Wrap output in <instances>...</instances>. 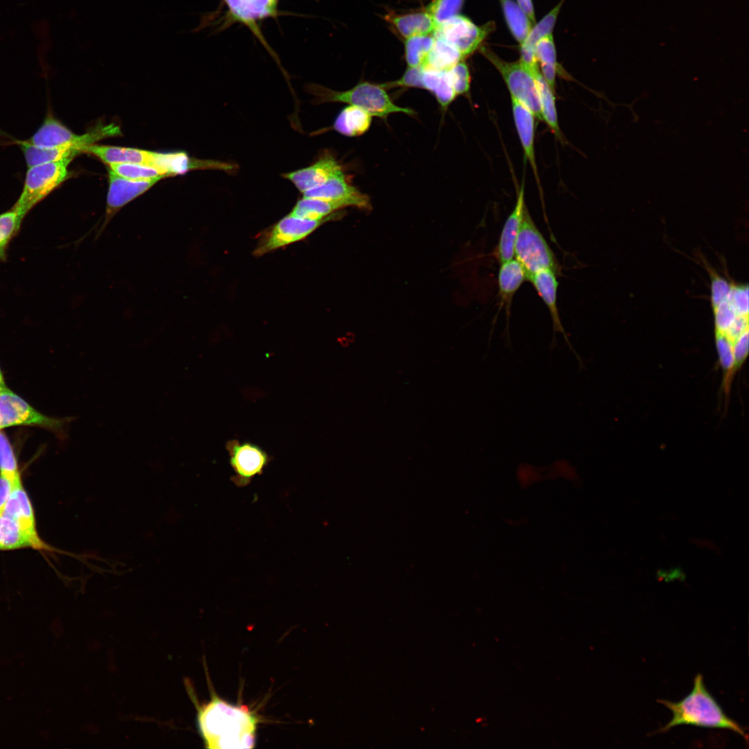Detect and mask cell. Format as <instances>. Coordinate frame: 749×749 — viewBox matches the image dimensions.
<instances>
[{
    "instance_id": "1",
    "label": "cell",
    "mask_w": 749,
    "mask_h": 749,
    "mask_svg": "<svg viewBox=\"0 0 749 749\" xmlns=\"http://www.w3.org/2000/svg\"><path fill=\"white\" fill-rule=\"evenodd\" d=\"M258 723V717L246 706L230 704L215 694L197 706V725L207 748H254Z\"/></svg>"
},
{
    "instance_id": "2",
    "label": "cell",
    "mask_w": 749,
    "mask_h": 749,
    "mask_svg": "<svg viewBox=\"0 0 749 749\" xmlns=\"http://www.w3.org/2000/svg\"><path fill=\"white\" fill-rule=\"evenodd\" d=\"M672 713L670 721L657 732H665L671 728L688 725L706 728H718L733 731L748 743V735L743 728L723 710L720 705L706 689L701 674L694 680L691 692L678 702L658 700Z\"/></svg>"
},
{
    "instance_id": "3",
    "label": "cell",
    "mask_w": 749,
    "mask_h": 749,
    "mask_svg": "<svg viewBox=\"0 0 749 749\" xmlns=\"http://www.w3.org/2000/svg\"><path fill=\"white\" fill-rule=\"evenodd\" d=\"M306 90L315 96V103H345L363 109L372 117L383 119L393 113L415 114L414 110L395 104L379 84L362 82L344 92L334 91L321 85L311 84Z\"/></svg>"
},
{
    "instance_id": "4",
    "label": "cell",
    "mask_w": 749,
    "mask_h": 749,
    "mask_svg": "<svg viewBox=\"0 0 749 749\" xmlns=\"http://www.w3.org/2000/svg\"><path fill=\"white\" fill-rule=\"evenodd\" d=\"M73 419L46 415L8 388L0 392V430L16 427H38L63 440Z\"/></svg>"
},
{
    "instance_id": "5",
    "label": "cell",
    "mask_w": 749,
    "mask_h": 749,
    "mask_svg": "<svg viewBox=\"0 0 749 749\" xmlns=\"http://www.w3.org/2000/svg\"><path fill=\"white\" fill-rule=\"evenodd\" d=\"M71 161L64 160L28 167L21 192L12 207L25 218L67 180L68 166Z\"/></svg>"
},
{
    "instance_id": "6",
    "label": "cell",
    "mask_w": 749,
    "mask_h": 749,
    "mask_svg": "<svg viewBox=\"0 0 749 749\" xmlns=\"http://www.w3.org/2000/svg\"><path fill=\"white\" fill-rule=\"evenodd\" d=\"M119 135L120 129L114 123L98 125L85 134L78 135L49 114L26 141L38 146L69 147L81 153L98 141Z\"/></svg>"
},
{
    "instance_id": "7",
    "label": "cell",
    "mask_w": 749,
    "mask_h": 749,
    "mask_svg": "<svg viewBox=\"0 0 749 749\" xmlns=\"http://www.w3.org/2000/svg\"><path fill=\"white\" fill-rule=\"evenodd\" d=\"M482 54L494 66L503 78L510 96L528 108L535 118L542 120L540 98L533 71L520 60L508 62L490 49L481 46Z\"/></svg>"
},
{
    "instance_id": "8",
    "label": "cell",
    "mask_w": 749,
    "mask_h": 749,
    "mask_svg": "<svg viewBox=\"0 0 749 749\" xmlns=\"http://www.w3.org/2000/svg\"><path fill=\"white\" fill-rule=\"evenodd\" d=\"M514 257L529 277L541 269L557 271L555 255L526 206L514 247Z\"/></svg>"
},
{
    "instance_id": "9",
    "label": "cell",
    "mask_w": 749,
    "mask_h": 749,
    "mask_svg": "<svg viewBox=\"0 0 749 749\" xmlns=\"http://www.w3.org/2000/svg\"><path fill=\"white\" fill-rule=\"evenodd\" d=\"M85 153L98 157L107 165L112 164H140L166 171L170 176L180 174L184 166L183 152L162 153L134 148L92 145Z\"/></svg>"
},
{
    "instance_id": "10",
    "label": "cell",
    "mask_w": 749,
    "mask_h": 749,
    "mask_svg": "<svg viewBox=\"0 0 749 749\" xmlns=\"http://www.w3.org/2000/svg\"><path fill=\"white\" fill-rule=\"evenodd\" d=\"M493 28V23L479 26L459 14L437 26L432 35L452 45L465 59L481 46Z\"/></svg>"
},
{
    "instance_id": "11",
    "label": "cell",
    "mask_w": 749,
    "mask_h": 749,
    "mask_svg": "<svg viewBox=\"0 0 749 749\" xmlns=\"http://www.w3.org/2000/svg\"><path fill=\"white\" fill-rule=\"evenodd\" d=\"M338 215L330 214L321 219H304L290 214L277 222L260 239L254 255L261 256L272 250L300 241L322 223Z\"/></svg>"
},
{
    "instance_id": "12",
    "label": "cell",
    "mask_w": 749,
    "mask_h": 749,
    "mask_svg": "<svg viewBox=\"0 0 749 749\" xmlns=\"http://www.w3.org/2000/svg\"><path fill=\"white\" fill-rule=\"evenodd\" d=\"M226 449L234 472L232 481L239 488L247 486L254 477L261 475L270 460L263 449L251 442L231 440Z\"/></svg>"
},
{
    "instance_id": "13",
    "label": "cell",
    "mask_w": 749,
    "mask_h": 749,
    "mask_svg": "<svg viewBox=\"0 0 749 749\" xmlns=\"http://www.w3.org/2000/svg\"><path fill=\"white\" fill-rule=\"evenodd\" d=\"M109 187L103 225L126 205L143 194L160 180H132L119 175L109 169Z\"/></svg>"
},
{
    "instance_id": "14",
    "label": "cell",
    "mask_w": 749,
    "mask_h": 749,
    "mask_svg": "<svg viewBox=\"0 0 749 749\" xmlns=\"http://www.w3.org/2000/svg\"><path fill=\"white\" fill-rule=\"evenodd\" d=\"M342 166L329 154H324L311 165L289 173H283L284 178L290 180L302 193L327 181Z\"/></svg>"
},
{
    "instance_id": "15",
    "label": "cell",
    "mask_w": 749,
    "mask_h": 749,
    "mask_svg": "<svg viewBox=\"0 0 749 749\" xmlns=\"http://www.w3.org/2000/svg\"><path fill=\"white\" fill-rule=\"evenodd\" d=\"M302 196L325 200H352L360 208L370 207L368 197L347 182L343 169L336 171L323 184L302 193Z\"/></svg>"
},
{
    "instance_id": "16",
    "label": "cell",
    "mask_w": 749,
    "mask_h": 749,
    "mask_svg": "<svg viewBox=\"0 0 749 749\" xmlns=\"http://www.w3.org/2000/svg\"><path fill=\"white\" fill-rule=\"evenodd\" d=\"M556 274V272L552 269H541L531 275L528 280L532 283L535 289L549 311L553 322L554 334L555 332H560L563 335L567 345L570 349H572L571 350L578 357L579 361H580L577 353L574 350L571 345L561 322L557 306V290L558 282Z\"/></svg>"
},
{
    "instance_id": "17",
    "label": "cell",
    "mask_w": 749,
    "mask_h": 749,
    "mask_svg": "<svg viewBox=\"0 0 749 749\" xmlns=\"http://www.w3.org/2000/svg\"><path fill=\"white\" fill-rule=\"evenodd\" d=\"M511 103L514 122L525 159L531 166L535 179L540 189L534 146L535 118L528 108L515 98L511 97Z\"/></svg>"
},
{
    "instance_id": "18",
    "label": "cell",
    "mask_w": 749,
    "mask_h": 749,
    "mask_svg": "<svg viewBox=\"0 0 749 749\" xmlns=\"http://www.w3.org/2000/svg\"><path fill=\"white\" fill-rule=\"evenodd\" d=\"M3 513L16 520L43 550L47 549L38 535L32 503L22 484L13 487Z\"/></svg>"
},
{
    "instance_id": "19",
    "label": "cell",
    "mask_w": 749,
    "mask_h": 749,
    "mask_svg": "<svg viewBox=\"0 0 749 749\" xmlns=\"http://www.w3.org/2000/svg\"><path fill=\"white\" fill-rule=\"evenodd\" d=\"M524 184L521 185L514 209L507 218L499 241L496 255L500 264L514 257V247L524 208Z\"/></svg>"
},
{
    "instance_id": "20",
    "label": "cell",
    "mask_w": 749,
    "mask_h": 749,
    "mask_svg": "<svg viewBox=\"0 0 749 749\" xmlns=\"http://www.w3.org/2000/svg\"><path fill=\"white\" fill-rule=\"evenodd\" d=\"M384 19L405 39L433 34L436 27L432 17L426 10L404 14L391 12L384 16Z\"/></svg>"
},
{
    "instance_id": "21",
    "label": "cell",
    "mask_w": 749,
    "mask_h": 749,
    "mask_svg": "<svg viewBox=\"0 0 749 749\" xmlns=\"http://www.w3.org/2000/svg\"><path fill=\"white\" fill-rule=\"evenodd\" d=\"M563 2L564 0H561L540 21L533 24L526 40L520 45L519 60L532 71L539 67L535 54V46L539 40L552 34Z\"/></svg>"
},
{
    "instance_id": "22",
    "label": "cell",
    "mask_w": 749,
    "mask_h": 749,
    "mask_svg": "<svg viewBox=\"0 0 749 749\" xmlns=\"http://www.w3.org/2000/svg\"><path fill=\"white\" fill-rule=\"evenodd\" d=\"M347 206L359 207L358 204L352 200H325L302 197L297 202L289 214L304 219H321Z\"/></svg>"
},
{
    "instance_id": "23",
    "label": "cell",
    "mask_w": 749,
    "mask_h": 749,
    "mask_svg": "<svg viewBox=\"0 0 749 749\" xmlns=\"http://www.w3.org/2000/svg\"><path fill=\"white\" fill-rule=\"evenodd\" d=\"M526 280H527L526 271L516 259L513 258L501 263L498 274V286L501 304L509 307L513 297Z\"/></svg>"
},
{
    "instance_id": "24",
    "label": "cell",
    "mask_w": 749,
    "mask_h": 749,
    "mask_svg": "<svg viewBox=\"0 0 749 749\" xmlns=\"http://www.w3.org/2000/svg\"><path fill=\"white\" fill-rule=\"evenodd\" d=\"M26 547L42 549L16 520L3 513L0 515V551Z\"/></svg>"
},
{
    "instance_id": "25",
    "label": "cell",
    "mask_w": 749,
    "mask_h": 749,
    "mask_svg": "<svg viewBox=\"0 0 749 749\" xmlns=\"http://www.w3.org/2000/svg\"><path fill=\"white\" fill-rule=\"evenodd\" d=\"M23 153L28 167L64 160H71L80 154L76 150L69 147H44L38 146L27 141L18 142Z\"/></svg>"
},
{
    "instance_id": "26",
    "label": "cell",
    "mask_w": 749,
    "mask_h": 749,
    "mask_svg": "<svg viewBox=\"0 0 749 749\" xmlns=\"http://www.w3.org/2000/svg\"><path fill=\"white\" fill-rule=\"evenodd\" d=\"M372 116L363 109L349 105L338 115L333 128L345 136L356 137L365 133L370 126Z\"/></svg>"
},
{
    "instance_id": "27",
    "label": "cell",
    "mask_w": 749,
    "mask_h": 749,
    "mask_svg": "<svg viewBox=\"0 0 749 749\" xmlns=\"http://www.w3.org/2000/svg\"><path fill=\"white\" fill-rule=\"evenodd\" d=\"M533 73L540 98L542 120L547 124L552 133L560 140H562L554 92L544 79L539 67L533 70Z\"/></svg>"
},
{
    "instance_id": "28",
    "label": "cell",
    "mask_w": 749,
    "mask_h": 749,
    "mask_svg": "<svg viewBox=\"0 0 749 749\" xmlns=\"http://www.w3.org/2000/svg\"><path fill=\"white\" fill-rule=\"evenodd\" d=\"M461 60L464 58L456 49L443 40L435 38L422 67L424 69L447 71Z\"/></svg>"
},
{
    "instance_id": "29",
    "label": "cell",
    "mask_w": 749,
    "mask_h": 749,
    "mask_svg": "<svg viewBox=\"0 0 749 749\" xmlns=\"http://www.w3.org/2000/svg\"><path fill=\"white\" fill-rule=\"evenodd\" d=\"M423 89L435 96L440 105L447 108L457 96L450 83L447 71L423 69Z\"/></svg>"
},
{
    "instance_id": "30",
    "label": "cell",
    "mask_w": 749,
    "mask_h": 749,
    "mask_svg": "<svg viewBox=\"0 0 749 749\" xmlns=\"http://www.w3.org/2000/svg\"><path fill=\"white\" fill-rule=\"evenodd\" d=\"M500 2L508 27L521 45L533 24L524 11L513 0H500Z\"/></svg>"
},
{
    "instance_id": "31",
    "label": "cell",
    "mask_w": 749,
    "mask_h": 749,
    "mask_svg": "<svg viewBox=\"0 0 749 749\" xmlns=\"http://www.w3.org/2000/svg\"><path fill=\"white\" fill-rule=\"evenodd\" d=\"M277 1L275 0H242L241 12L238 21L248 26L259 37L260 33L255 20L276 14Z\"/></svg>"
},
{
    "instance_id": "32",
    "label": "cell",
    "mask_w": 749,
    "mask_h": 749,
    "mask_svg": "<svg viewBox=\"0 0 749 749\" xmlns=\"http://www.w3.org/2000/svg\"><path fill=\"white\" fill-rule=\"evenodd\" d=\"M24 219L13 207L0 214V261H6L10 244L19 232Z\"/></svg>"
},
{
    "instance_id": "33",
    "label": "cell",
    "mask_w": 749,
    "mask_h": 749,
    "mask_svg": "<svg viewBox=\"0 0 749 749\" xmlns=\"http://www.w3.org/2000/svg\"><path fill=\"white\" fill-rule=\"evenodd\" d=\"M109 169L125 178L132 180H161L170 176L169 173L160 168L140 164H112Z\"/></svg>"
},
{
    "instance_id": "34",
    "label": "cell",
    "mask_w": 749,
    "mask_h": 749,
    "mask_svg": "<svg viewBox=\"0 0 749 749\" xmlns=\"http://www.w3.org/2000/svg\"><path fill=\"white\" fill-rule=\"evenodd\" d=\"M0 475L8 479L15 486L22 484L15 450L2 430H0Z\"/></svg>"
},
{
    "instance_id": "35",
    "label": "cell",
    "mask_w": 749,
    "mask_h": 749,
    "mask_svg": "<svg viewBox=\"0 0 749 749\" xmlns=\"http://www.w3.org/2000/svg\"><path fill=\"white\" fill-rule=\"evenodd\" d=\"M435 38L432 34L417 35L406 39L404 55L408 67H421L430 52Z\"/></svg>"
},
{
    "instance_id": "36",
    "label": "cell",
    "mask_w": 749,
    "mask_h": 749,
    "mask_svg": "<svg viewBox=\"0 0 749 749\" xmlns=\"http://www.w3.org/2000/svg\"><path fill=\"white\" fill-rule=\"evenodd\" d=\"M715 338L719 361L724 372L723 387L725 393L728 394L735 373L733 344L725 334L715 332Z\"/></svg>"
},
{
    "instance_id": "37",
    "label": "cell",
    "mask_w": 749,
    "mask_h": 749,
    "mask_svg": "<svg viewBox=\"0 0 749 749\" xmlns=\"http://www.w3.org/2000/svg\"><path fill=\"white\" fill-rule=\"evenodd\" d=\"M464 1L465 0H432L425 10L432 17L437 26L459 15Z\"/></svg>"
},
{
    "instance_id": "38",
    "label": "cell",
    "mask_w": 749,
    "mask_h": 749,
    "mask_svg": "<svg viewBox=\"0 0 749 749\" xmlns=\"http://www.w3.org/2000/svg\"><path fill=\"white\" fill-rule=\"evenodd\" d=\"M450 83L456 95L467 94L470 88V75L467 64L461 60L447 70Z\"/></svg>"
},
{
    "instance_id": "39",
    "label": "cell",
    "mask_w": 749,
    "mask_h": 749,
    "mask_svg": "<svg viewBox=\"0 0 749 749\" xmlns=\"http://www.w3.org/2000/svg\"><path fill=\"white\" fill-rule=\"evenodd\" d=\"M708 270L711 277V303L714 310L722 302L728 300L732 284L712 269L708 268Z\"/></svg>"
},
{
    "instance_id": "40",
    "label": "cell",
    "mask_w": 749,
    "mask_h": 749,
    "mask_svg": "<svg viewBox=\"0 0 749 749\" xmlns=\"http://www.w3.org/2000/svg\"><path fill=\"white\" fill-rule=\"evenodd\" d=\"M422 67H409L406 69L402 76L396 80L379 84L386 89L394 87H417L423 89L422 84Z\"/></svg>"
},
{
    "instance_id": "41",
    "label": "cell",
    "mask_w": 749,
    "mask_h": 749,
    "mask_svg": "<svg viewBox=\"0 0 749 749\" xmlns=\"http://www.w3.org/2000/svg\"><path fill=\"white\" fill-rule=\"evenodd\" d=\"M715 332L725 334L731 327L737 314L731 304L726 300L714 309Z\"/></svg>"
},
{
    "instance_id": "42",
    "label": "cell",
    "mask_w": 749,
    "mask_h": 749,
    "mask_svg": "<svg viewBox=\"0 0 749 749\" xmlns=\"http://www.w3.org/2000/svg\"><path fill=\"white\" fill-rule=\"evenodd\" d=\"M535 54L540 64H558L556 46L552 34L547 35L537 41L535 46Z\"/></svg>"
},
{
    "instance_id": "43",
    "label": "cell",
    "mask_w": 749,
    "mask_h": 749,
    "mask_svg": "<svg viewBox=\"0 0 749 749\" xmlns=\"http://www.w3.org/2000/svg\"><path fill=\"white\" fill-rule=\"evenodd\" d=\"M728 300L734 308L737 316H748V285L732 284Z\"/></svg>"
},
{
    "instance_id": "44",
    "label": "cell",
    "mask_w": 749,
    "mask_h": 749,
    "mask_svg": "<svg viewBox=\"0 0 749 749\" xmlns=\"http://www.w3.org/2000/svg\"><path fill=\"white\" fill-rule=\"evenodd\" d=\"M735 372L741 368L748 354V330L739 336L733 343Z\"/></svg>"
},
{
    "instance_id": "45",
    "label": "cell",
    "mask_w": 749,
    "mask_h": 749,
    "mask_svg": "<svg viewBox=\"0 0 749 749\" xmlns=\"http://www.w3.org/2000/svg\"><path fill=\"white\" fill-rule=\"evenodd\" d=\"M748 330V316H737L732 325L725 334L733 344L739 336Z\"/></svg>"
},
{
    "instance_id": "46",
    "label": "cell",
    "mask_w": 749,
    "mask_h": 749,
    "mask_svg": "<svg viewBox=\"0 0 749 749\" xmlns=\"http://www.w3.org/2000/svg\"><path fill=\"white\" fill-rule=\"evenodd\" d=\"M558 69V64H540V73L553 92H555L556 76Z\"/></svg>"
},
{
    "instance_id": "47",
    "label": "cell",
    "mask_w": 749,
    "mask_h": 749,
    "mask_svg": "<svg viewBox=\"0 0 749 749\" xmlns=\"http://www.w3.org/2000/svg\"><path fill=\"white\" fill-rule=\"evenodd\" d=\"M14 486L8 479L0 475V515L4 511L7 501Z\"/></svg>"
},
{
    "instance_id": "48",
    "label": "cell",
    "mask_w": 749,
    "mask_h": 749,
    "mask_svg": "<svg viewBox=\"0 0 749 749\" xmlns=\"http://www.w3.org/2000/svg\"><path fill=\"white\" fill-rule=\"evenodd\" d=\"M517 3L524 11L532 24H535L536 20L532 0H517Z\"/></svg>"
},
{
    "instance_id": "49",
    "label": "cell",
    "mask_w": 749,
    "mask_h": 749,
    "mask_svg": "<svg viewBox=\"0 0 749 749\" xmlns=\"http://www.w3.org/2000/svg\"><path fill=\"white\" fill-rule=\"evenodd\" d=\"M227 4L233 17L238 20L241 12L242 0H224Z\"/></svg>"
},
{
    "instance_id": "50",
    "label": "cell",
    "mask_w": 749,
    "mask_h": 749,
    "mask_svg": "<svg viewBox=\"0 0 749 749\" xmlns=\"http://www.w3.org/2000/svg\"><path fill=\"white\" fill-rule=\"evenodd\" d=\"M8 387L6 386V384L5 378H4V376H3V371L1 370V368L0 367V392L3 391V390L6 389Z\"/></svg>"
},
{
    "instance_id": "51",
    "label": "cell",
    "mask_w": 749,
    "mask_h": 749,
    "mask_svg": "<svg viewBox=\"0 0 749 749\" xmlns=\"http://www.w3.org/2000/svg\"><path fill=\"white\" fill-rule=\"evenodd\" d=\"M275 1H277V0H275Z\"/></svg>"
}]
</instances>
